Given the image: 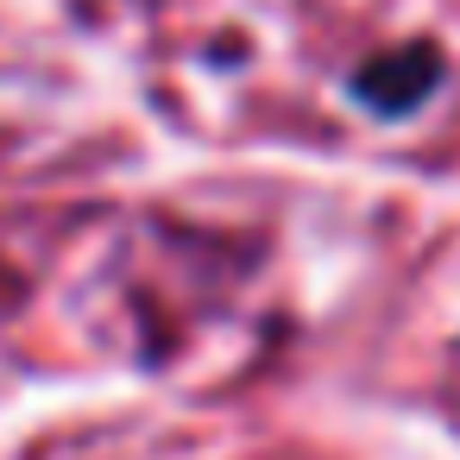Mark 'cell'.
<instances>
[{
	"label": "cell",
	"mask_w": 460,
	"mask_h": 460,
	"mask_svg": "<svg viewBox=\"0 0 460 460\" xmlns=\"http://www.w3.org/2000/svg\"><path fill=\"white\" fill-rule=\"evenodd\" d=\"M39 303L51 328L133 366H196L252 341L246 246L183 221H89L58 240Z\"/></svg>",
	"instance_id": "1"
},
{
	"label": "cell",
	"mask_w": 460,
	"mask_h": 460,
	"mask_svg": "<svg viewBox=\"0 0 460 460\" xmlns=\"http://www.w3.org/2000/svg\"><path fill=\"white\" fill-rule=\"evenodd\" d=\"M315 76L347 133H435L460 114V20L447 0H322Z\"/></svg>",
	"instance_id": "2"
}]
</instances>
